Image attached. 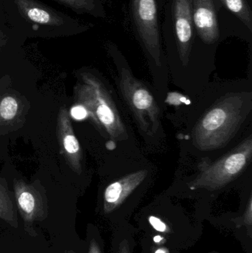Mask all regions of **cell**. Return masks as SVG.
Wrapping results in <instances>:
<instances>
[{"label":"cell","mask_w":252,"mask_h":253,"mask_svg":"<svg viewBox=\"0 0 252 253\" xmlns=\"http://www.w3.org/2000/svg\"><path fill=\"white\" fill-rule=\"evenodd\" d=\"M108 51L113 62L114 82L121 104L147 150L158 151L167 138L163 126L164 106L152 85L133 74L128 62L115 44L109 43Z\"/></svg>","instance_id":"7a4b0ae2"},{"label":"cell","mask_w":252,"mask_h":253,"mask_svg":"<svg viewBox=\"0 0 252 253\" xmlns=\"http://www.w3.org/2000/svg\"><path fill=\"white\" fill-rule=\"evenodd\" d=\"M78 97L102 135L114 150L130 154L137 151V142L127 121V113L116 92L105 80L92 74L82 75Z\"/></svg>","instance_id":"277c9868"},{"label":"cell","mask_w":252,"mask_h":253,"mask_svg":"<svg viewBox=\"0 0 252 253\" xmlns=\"http://www.w3.org/2000/svg\"><path fill=\"white\" fill-rule=\"evenodd\" d=\"M14 1L20 13L36 23L59 26L65 22L60 15L34 0H14Z\"/></svg>","instance_id":"9c48e42d"},{"label":"cell","mask_w":252,"mask_h":253,"mask_svg":"<svg viewBox=\"0 0 252 253\" xmlns=\"http://www.w3.org/2000/svg\"><path fill=\"white\" fill-rule=\"evenodd\" d=\"M74 253L73 252H69V253Z\"/></svg>","instance_id":"7402d4cb"},{"label":"cell","mask_w":252,"mask_h":253,"mask_svg":"<svg viewBox=\"0 0 252 253\" xmlns=\"http://www.w3.org/2000/svg\"><path fill=\"white\" fill-rule=\"evenodd\" d=\"M162 239H163L161 238V236H156L155 238H154V242H155V243H160Z\"/></svg>","instance_id":"44dd1931"},{"label":"cell","mask_w":252,"mask_h":253,"mask_svg":"<svg viewBox=\"0 0 252 253\" xmlns=\"http://www.w3.org/2000/svg\"><path fill=\"white\" fill-rule=\"evenodd\" d=\"M61 122V138L62 140V145L65 149L67 156L69 157L74 168H76L77 172L81 171V149L79 143L76 137L72 132V127L70 124L67 112L62 111L60 117Z\"/></svg>","instance_id":"30bf717a"},{"label":"cell","mask_w":252,"mask_h":253,"mask_svg":"<svg viewBox=\"0 0 252 253\" xmlns=\"http://www.w3.org/2000/svg\"><path fill=\"white\" fill-rule=\"evenodd\" d=\"M87 111L82 105H77L71 109V116L76 120H82L87 117Z\"/></svg>","instance_id":"2e32d148"},{"label":"cell","mask_w":252,"mask_h":253,"mask_svg":"<svg viewBox=\"0 0 252 253\" xmlns=\"http://www.w3.org/2000/svg\"><path fill=\"white\" fill-rule=\"evenodd\" d=\"M0 218L17 227V216L8 190L0 184Z\"/></svg>","instance_id":"7c38bea8"},{"label":"cell","mask_w":252,"mask_h":253,"mask_svg":"<svg viewBox=\"0 0 252 253\" xmlns=\"http://www.w3.org/2000/svg\"><path fill=\"white\" fill-rule=\"evenodd\" d=\"M172 11L175 41L165 54L170 80L186 96L195 98L211 81L216 68L195 51L192 0H173Z\"/></svg>","instance_id":"3957f363"},{"label":"cell","mask_w":252,"mask_h":253,"mask_svg":"<svg viewBox=\"0 0 252 253\" xmlns=\"http://www.w3.org/2000/svg\"><path fill=\"white\" fill-rule=\"evenodd\" d=\"M88 253H102L100 248L98 245L97 242L93 239L90 242V248H89Z\"/></svg>","instance_id":"d6986e66"},{"label":"cell","mask_w":252,"mask_h":253,"mask_svg":"<svg viewBox=\"0 0 252 253\" xmlns=\"http://www.w3.org/2000/svg\"><path fill=\"white\" fill-rule=\"evenodd\" d=\"M117 253H130V246L127 240H124L120 243Z\"/></svg>","instance_id":"ac0fdd59"},{"label":"cell","mask_w":252,"mask_h":253,"mask_svg":"<svg viewBox=\"0 0 252 253\" xmlns=\"http://www.w3.org/2000/svg\"><path fill=\"white\" fill-rule=\"evenodd\" d=\"M192 7L194 28L200 40L204 45H216L220 35L215 0H192Z\"/></svg>","instance_id":"52a82bcc"},{"label":"cell","mask_w":252,"mask_h":253,"mask_svg":"<svg viewBox=\"0 0 252 253\" xmlns=\"http://www.w3.org/2000/svg\"><path fill=\"white\" fill-rule=\"evenodd\" d=\"M228 10L233 13L250 31L252 29L251 9L247 0H218Z\"/></svg>","instance_id":"8fae6325"},{"label":"cell","mask_w":252,"mask_h":253,"mask_svg":"<svg viewBox=\"0 0 252 253\" xmlns=\"http://www.w3.org/2000/svg\"><path fill=\"white\" fill-rule=\"evenodd\" d=\"M130 7L135 34L147 62L152 87L164 106V101L170 93V76L167 58L161 44L156 1L131 0Z\"/></svg>","instance_id":"5b68a950"},{"label":"cell","mask_w":252,"mask_h":253,"mask_svg":"<svg viewBox=\"0 0 252 253\" xmlns=\"http://www.w3.org/2000/svg\"><path fill=\"white\" fill-rule=\"evenodd\" d=\"M179 105L170 120L185 160H214L252 132L251 80L210 81L196 97L180 98Z\"/></svg>","instance_id":"6da1fadb"},{"label":"cell","mask_w":252,"mask_h":253,"mask_svg":"<svg viewBox=\"0 0 252 253\" xmlns=\"http://www.w3.org/2000/svg\"><path fill=\"white\" fill-rule=\"evenodd\" d=\"M149 221L152 227L157 231L161 232V233H169L170 229L167 227L165 223L163 222L158 217L152 216L149 217Z\"/></svg>","instance_id":"9a60e30c"},{"label":"cell","mask_w":252,"mask_h":253,"mask_svg":"<svg viewBox=\"0 0 252 253\" xmlns=\"http://www.w3.org/2000/svg\"><path fill=\"white\" fill-rule=\"evenodd\" d=\"M64 4L79 10L93 15H99L97 0H59Z\"/></svg>","instance_id":"4fadbf2b"},{"label":"cell","mask_w":252,"mask_h":253,"mask_svg":"<svg viewBox=\"0 0 252 253\" xmlns=\"http://www.w3.org/2000/svg\"><path fill=\"white\" fill-rule=\"evenodd\" d=\"M155 253H169V251L166 248H159Z\"/></svg>","instance_id":"ffe728a7"},{"label":"cell","mask_w":252,"mask_h":253,"mask_svg":"<svg viewBox=\"0 0 252 253\" xmlns=\"http://www.w3.org/2000/svg\"><path fill=\"white\" fill-rule=\"evenodd\" d=\"M18 111V103L14 98L7 96L0 103V116L4 120H11L14 118Z\"/></svg>","instance_id":"5bb4252c"},{"label":"cell","mask_w":252,"mask_h":253,"mask_svg":"<svg viewBox=\"0 0 252 253\" xmlns=\"http://www.w3.org/2000/svg\"><path fill=\"white\" fill-rule=\"evenodd\" d=\"M252 132L238 144L210 162H201L194 173L178 175L185 178L191 191L215 192L251 175Z\"/></svg>","instance_id":"8992f818"},{"label":"cell","mask_w":252,"mask_h":253,"mask_svg":"<svg viewBox=\"0 0 252 253\" xmlns=\"http://www.w3.org/2000/svg\"><path fill=\"white\" fill-rule=\"evenodd\" d=\"M15 193L18 208L24 221L32 223L45 218L47 212L41 196L34 189L23 183H18L15 186Z\"/></svg>","instance_id":"ba28073f"},{"label":"cell","mask_w":252,"mask_h":253,"mask_svg":"<svg viewBox=\"0 0 252 253\" xmlns=\"http://www.w3.org/2000/svg\"><path fill=\"white\" fill-rule=\"evenodd\" d=\"M252 194H250V199H249L248 205H247V211L245 214V221L248 225H251L252 219Z\"/></svg>","instance_id":"e0dca14e"}]
</instances>
